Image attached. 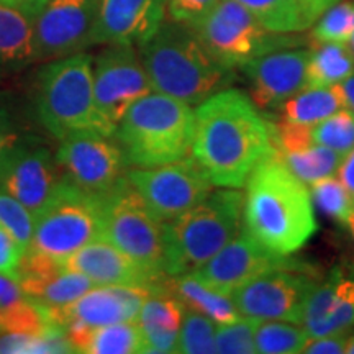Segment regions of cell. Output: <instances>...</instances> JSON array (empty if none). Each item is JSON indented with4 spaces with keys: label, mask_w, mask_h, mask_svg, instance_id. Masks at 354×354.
<instances>
[{
    "label": "cell",
    "mask_w": 354,
    "mask_h": 354,
    "mask_svg": "<svg viewBox=\"0 0 354 354\" xmlns=\"http://www.w3.org/2000/svg\"><path fill=\"white\" fill-rule=\"evenodd\" d=\"M167 290L185 308L196 310L202 315L209 317L215 325H227V323H233L243 317L238 312L232 295L207 286L194 274L169 277L167 279Z\"/></svg>",
    "instance_id": "obj_24"
},
{
    "label": "cell",
    "mask_w": 354,
    "mask_h": 354,
    "mask_svg": "<svg viewBox=\"0 0 354 354\" xmlns=\"http://www.w3.org/2000/svg\"><path fill=\"white\" fill-rule=\"evenodd\" d=\"M153 87L133 44H109L94 64V100L107 136H113L128 109Z\"/></svg>",
    "instance_id": "obj_11"
},
{
    "label": "cell",
    "mask_w": 354,
    "mask_h": 354,
    "mask_svg": "<svg viewBox=\"0 0 354 354\" xmlns=\"http://www.w3.org/2000/svg\"><path fill=\"white\" fill-rule=\"evenodd\" d=\"M127 179L158 220L171 221L201 203L215 185L190 156L171 165L127 171Z\"/></svg>",
    "instance_id": "obj_12"
},
{
    "label": "cell",
    "mask_w": 354,
    "mask_h": 354,
    "mask_svg": "<svg viewBox=\"0 0 354 354\" xmlns=\"http://www.w3.org/2000/svg\"><path fill=\"white\" fill-rule=\"evenodd\" d=\"M17 140H19V135L13 125L12 115L3 107H0V162Z\"/></svg>",
    "instance_id": "obj_41"
},
{
    "label": "cell",
    "mask_w": 354,
    "mask_h": 354,
    "mask_svg": "<svg viewBox=\"0 0 354 354\" xmlns=\"http://www.w3.org/2000/svg\"><path fill=\"white\" fill-rule=\"evenodd\" d=\"M302 326L313 336L354 331V261L335 266L318 281L305 305Z\"/></svg>",
    "instance_id": "obj_19"
},
{
    "label": "cell",
    "mask_w": 354,
    "mask_h": 354,
    "mask_svg": "<svg viewBox=\"0 0 354 354\" xmlns=\"http://www.w3.org/2000/svg\"><path fill=\"white\" fill-rule=\"evenodd\" d=\"M24 254L25 250L20 246V243L0 227V274L15 277Z\"/></svg>",
    "instance_id": "obj_39"
},
{
    "label": "cell",
    "mask_w": 354,
    "mask_h": 354,
    "mask_svg": "<svg viewBox=\"0 0 354 354\" xmlns=\"http://www.w3.org/2000/svg\"><path fill=\"white\" fill-rule=\"evenodd\" d=\"M84 354H138L143 353V331L136 322L92 326L79 348Z\"/></svg>",
    "instance_id": "obj_28"
},
{
    "label": "cell",
    "mask_w": 354,
    "mask_h": 354,
    "mask_svg": "<svg viewBox=\"0 0 354 354\" xmlns=\"http://www.w3.org/2000/svg\"><path fill=\"white\" fill-rule=\"evenodd\" d=\"M166 286H94L91 290L64 307L41 308L53 325L61 326V328L69 322H79L87 326L136 322L140 310L149 295Z\"/></svg>",
    "instance_id": "obj_17"
},
{
    "label": "cell",
    "mask_w": 354,
    "mask_h": 354,
    "mask_svg": "<svg viewBox=\"0 0 354 354\" xmlns=\"http://www.w3.org/2000/svg\"><path fill=\"white\" fill-rule=\"evenodd\" d=\"M308 339V333L299 323L256 320L254 344L259 354H299Z\"/></svg>",
    "instance_id": "obj_30"
},
{
    "label": "cell",
    "mask_w": 354,
    "mask_h": 354,
    "mask_svg": "<svg viewBox=\"0 0 354 354\" xmlns=\"http://www.w3.org/2000/svg\"><path fill=\"white\" fill-rule=\"evenodd\" d=\"M336 2H339V0H299V3L302 6L305 13H307L310 21H312V25L315 24V20L326 8L335 6Z\"/></svg>",
    "instance_id": "obj_44"
},
{
    "label": "cell",
    "mask_w": 354,
    "mask_h": 354,
    "mask_svg": "<svg viewBox=\"0 0 354 354\" xmlns=\"http://www.w3.org/2000/svg\"><path fill=\"white\" fill-rule=\"evenodd\" d=\"M248 8L266 28L276 33H302L312 21L299 0H236Z\"/></svg>",
    "instance_id": "obj_29"
},
{
    "label": "cell",
    "mask_w": 354,
    "mask_h": 354,
    "mask_svg": "<svg viewBox=\"0 0 354 354\" xmlns=\"http://www.w3.org/2000/svg\"><path fill=\"white\" fill-rule=\"evenodd\" d=\"M63 179L56 156L35 140L19 138L0 162V190L17 198L33 216Z\"/></svg>",
    "instance_id": "obj_14"
},
{
    "label": "cell",
    "mask_w": 354,
    "mask_h": 354,
    "mask_svg": "<svg viewBox=\"0 0 354 354\" xmlns=\"http://www.w3.org/2000/svg\"><path fill=\"white\" fill-rule=\"evenodd\" d=\"M349 335L333 333L313 336L304 348V354H344L348 346Z\"/></svg>",
    "instance_id": "obj_40"
},
{
    "label": "cell",
    "mask_w": 354,
    "mask_h": 354,
    "mask_svg": "<svg viewBox=\"0 0 354 354\" xmlns=\"http://www.w3.org/2000/svg\"><path fill=\"white\" fill-rule=\"evenodd\" d=\"M318 279L305 263L268 271L232 292L243 317L302 325L305 305Z\"/></svg>",
    "instance_id": "obj_10"
},
{
    "label": "cell",
    "mask_w": 354,
    "mask_h": 354,
    "mask_svg": "<svg viewBox=\"0 0 354 354\" xmlns=\"http://www.w3.org/2000/svg\"><path fill=\"white\" fill-rule=\"evenodd\" d=\"M33 61V20L0 0V71L25 68Z\"/></svg>",
    "instance_id": "obj_26"
},
{
    "label": "cell",
    "mask_w": 354,
    "mask_h": 354,
    "mask_svg": "<svg viewBox=\"0 0 354 354\" xmlns=\"http://www.w3.org/2000/svg\"><path fill=\"white\" fill-rule=\"evenodd\" d=\"M37 115L50 135L64 140L77 133L105 135L94 100V64L84 53L59 57L39 71Z\"/></svg>",
    "instance_id": "obj_6"
},
{
    "label": "cell",
    "mask_w": 354,
    "mask_h": 354,
    "mask_svg": "<svg viewBox=\"0 0 354 354\" xmlns=\"http://www.w3.org/2000/svg\"><path fill=\"white\" fill-rule=\"evenodd\" d=\"M243 228V192L218 187L177 218L162 223V271L176 277L196 272Z\"/></svg>",
    "instance_id": "obj_5"
},
{
    "label": "cell",
    "mask_w": 354,
    "mask_h": 354,
    "mask_svg": "<svg viewBox=\"0 0 354 354\" xmlns=\"http://www.w3.org/2000/svg\"><path fill=\"white\" fill-rule=\"evenodd\" d=\"M343 88V94L346 97V107L351 109L354 112V74L353 76H349L346 81L339 84Z\"/></svg>",
    "instance_id": "obj_45"
},
{
    "label": "cell",
    "mask_w": 354,
    "mask_h": 354,
    "mask_svg": "<svg viewBox=\"0 0 354 354\" xmlns=\"http://www.w3.org/2000/svg\"><path fill=\"white\" fill-rule=\"evenodd\" d=\"M167 0H99L91 44H140L166 20Z\"/></svg>",
    "instance_id": "obj_20"
},
{
    "label": "cell",
    "mask_w": 354,
    "mask_h": 354,
    "mask_svg": "<svg viewBox=\"0 0 354 354\" xmlns=\"http://www.w3.org/2000/svg\"><path fill=\"white\" fill-rule=\"evenodd\" d=\"M312 201L323 214L339 225H346L354 210V201L338 177L330 176L308 185Z\"/></svg>",
    "instance_id": "obj_33"
},
{
    "label": "cell",
    "mask_w": 354,
    "mask_h": 354,
    "mask_svg": "<svg viewBox=\"0 0 354 354\" xmlns=\"http://www.w3.org/2000/svg\"><path fill=\"white\" fill-rule=\"evenodd\" d=\"M102 196L84 192L63 179L46 205L35 215L28 248L63 261L87 243L102 238Z\"/></svg>",
    "instance_id": "obj_7"
},
{
    "label": "cell",
    "mask_w": 354,
    "mask_h": 354,
    "mask_svg": "<svg viewBox=\"0 0 354 354\" xmlns=\"http://www.w3.org/2000/svg\"><path fill=\"white\" fill-rule=\"evenodd\" d=\"M274 153L269 122L243 91L228 87L197 105L190 154L215 187L243 189Z\"/></svg>",
    "instance_id": "obj_1"
},
{
    "label": "cell",
    "mask_w": 354,
    "mask_h": 354,
    "mask_svg": "<svg viewBox=\"0 0 354 354\" xmlns=\"http://www.w3.org/2000/svg\"><path fill=\"white\" fill-rule=\"evenodd\" d=\"M279 158L286 162V166L307 185L335 176L342 162L343 154L333 151L322 145H310L308 148L300 151L279 154Z\"/></svg>",
    "instance_id": "obj_31"
},
{
    "label": "cell",
    "mask_w": 354,
    "mask_h": 354,
    "mask_svg": "<svg viewBox=\"0 0 354 354\" xmlns=\"http://www.w3.org/2000/svg\"><path fill=\"white\" fill-rule=\"evenodd\" d=\"M196 127L192 105L174 97L151 92L123 115L113 138L127 167L148 169L190 156Z\"/></svg>",
    "instance_id": "obj_4"
},
{
    "label": "cell",
    "mask_w": 354,
    "mask_h": 354,
    "mask_svg": "<svg viewBox=\"0 0 354 354\" xmlns=\"http://www.w3.org/2000/svg\"><path fill=\"white\" fill-rule=\"evenodd\" d=\"M336 177L342 180V184L346 187L349 196L354 201V148L343 156L338 171H336Z\"/></svg>",
    "instance_id": "obj_42"
},
{
    "label": "cell",
    "mask_w": 354,
    "mask_h": 354,
    "mask_svg": "<svg viewBox=\"0 0 354 354\" xmlns=\"http://www.w3.org/2000/svg\"><path fill=\"white\" fill-rule=\"evenodd\" d=\"M308 50L286 48L256 57L241 68L251 100L259 110L279 109L305 87Z\"/></svg>",
    "instance_id": "obj_18"
},
{
    "label": "cell",
    "mask_w": 354,
    "mask_h": 354,
    "mask_svg": "<svg viewBox=\"0 0 354 354\" xmlns=\"http://www.w3.org/2000/svg\"><path fill=\"white\" fill-rule=\"evenodd\" d=\"M102 238L153 271H162V221L153 215L127 176L102 196Z\"/></svg>",
    "instance_id": "obj_9"
},
{
    "label": "cell",
    "mask_w": 354,
    "mask_h": 354,
    "mask_svg": "<svg viewBox=\"0 0 354 354\" xmlns=\"http://www.w3.org/2000/svg\"><path fill=\"white\" fill-rule=\"evenodd\" d=\"M56 161L68 183L94 196L110 192L127 174L120 146L102 133H77L61 140Z\"/></svg>",
    "instance_id": "obj_13"
},
{
    "label": "cell",
    "mask_w": 354,
    "mask_h": 354,
    "mask_svg": "<svg viewBox=\"0 0 354 354\" xmlns=\"http://www.w3.org/2000/svg\"><path fill=\"white\" fill-rule=\"evenodd\" d=\"M348 44H349V48H351L353 53H354V35L351 37V39H349V41H348Z\"/></svg>",
    "instance_id": "obj_47"
},
{
    "label": "cell",
    "mask_w": 354,
    "mask_h": 354,
    "mask_svg": "<svg viewBox=\"0 0 354 354\" xmlns=\"http://www.w3.org/2000/svg\"><path fill=\"white\" fill-rule=\"evenodd\" d=\"M346 109L342 86L304 87L279 107V120L315 127L331 115Z\"/></svg>",
    "instance_id": "obj_25"
},
{
    "label": "cell",
    "mask_w": 354,
    "mask_h": 354,
    "mask_svg": "<svg viewBox=\"0 0 354 354\" xmlns=\"http://www.w3.org/2000/svg\"><path fill=\"white\" fill-rule=\"evenodd\" d=\"M2 2L7 3L8 7L21 12L24 15L28 17V19L35 20L38 13L43 10L44 6H46L50 0H2Z\"/></svg>",
    "instance_id": "obj_43"
},
{
    "label": "cell",
    "mask_w": 354,
    "mask_h": 354,
    "mask_svg": "<svg viewBox=\"0 0 354 354\" xmlns=\"http://www.w3.org/2000/svg\"><path fill=\"white\" fill-rule=\"evenodd\" d=\"M61 264L69 271L92 279L95 286L161 287L169 279L165 272L146 268L104 238L87 243L61 261Z\"/></svg>",
    "instance_id": "obj_21"
},
{
    "label": "cell",
    "mask_w": 354,
    "mask_h": 354,
    "mask_svg": "<svg viewBox=\"0 0 354 354\" xmlns=\"http://www.w3.org/2000/svg\"><path fill=\"white\" fill-rule=\"evenodd\" d=\"M21 290L43 308H59L86 294L94 281L81 272L66 269L61 261L26 250L17 269Z\"/></svg>",
    "instance_id": "obj_22"
},
{
    "label": "cell",
    "mask_w": 354,
    "mask_h": 354,
    "mask_svg": "<svg viewBox=\"0 0 354 354\" xmlns=\"http://www.w3.org/2000/svg\"><path fill=\"white\" fill-rule=\"evenodd\" d=\"M220 0H167V15L179 24L196 26Z\"/></svg>",
    "instance_id": "obj_38"
},
{
    "label": "cell",
    "mask_w": 354,
    "mask_h": 354,
    "mask_svg": "<svg viewBox=\"0 0 354 354\" xmlns=\"http://www.w3.org/2000/svg\"><path fill=\"white\" fill-rule=\"evenodd\" d=\"M99 0H50L33 20L37 61L76 55L91 44Z\"/></svg>",
    "instance_id": "obj_15"
},
{
    "label": "cell",
    "mask_w": 354,
    "mask_h": 354,
    "mask_svg": "<svg viewBox=\"0 0 354 354\" xmlns=\"http://www.w3.org/2000/svg\"><path fill=\"white\" fill-rule=\"evenodd\" d=\"M138 53L153 92L189 105L202 104L238 81L236 71L214 57L192 26L171 19L140 44Z\"/></svg>",
    "instance_id": "obj_3"
},
{
    "label": "cell",
    "mask_w": 354,
    "mask_h": 354,
    "mask_svg": "<svg viewBox=\"0 0 354 354\" xmlns=\"http://www.w3.org/2000/svg\"><path fill=\"white\" fill-rule=\"evenodd\" d=\"M354 35V2H336L326 8L312 25L310 41L312 43H348Z\"/></svg>",
    "instance_id": "obj_32"
},
{
    "label": "cell",
    "mask_w": 354,
    "mask_h": 354,
    "mask_svg": "<svg viewBox=\"0 0 354 354\" xmlns=\"http://www.w3.org/2000/svg\"><path fill=\"white\" fill-rule=\"evenodd\" d=\"M192 28L214 57L234 71L268 53L304 43L297 33H276L266 28L236 0H220Z\"/></svg>",
    "instance_id": "obj_8"
},
{
    "label": "cell",
    "mask_w": 354,
    "mask_h": 354,
    "mask_svg": "<svg viewBox=\"0 0 354 354\" xmlns=\"http://www.w3.org/2000/svg\"><path fill=\"white\" fill-rule=\"evenodd\" d=\"M354 74V53L348 43L323 41L308 48L305 87L338 86Z\"/></svg>",
    "instance_id": "obj_27"
},
{
    "label": "cell",
    "mask_w": 354,
    "mask_h": 354,
    "mask_svg": "<svg viewBox=\"0 0 354 354\" xmlns=\"http://www.w3.org/2000/svg\"><path fill=\"white\" fill-rule=\"evenodd\" d=\"M346 227H348V230H349V233H351V238H353V241H354V210H353L351 216H349Z\"/></svg>",
    "instance_id": "obj_46"
},
{
    "label": "cell",
    "mask_w": 354,
    "mask_h": 354,
    "mask_svg": "<svg viewBox=\"0 0 354 354\" xmlns=\"http://www.w3.org/2000/svg\"><path fill=\"white\" fill-rule=\"evenodd\" d=\"M216 325L209 317L196 310L185 308L183 325L179 331L177 353L184 354H210L216 353L215 344Z\"/></svg>",
    "instance_id": "obj_34"
},
{
    "label": "cell",
    "mask_w": 354,
    "mask_h": 354,
    "mask_svg": "<svg viewBox=\"0 0 354 354\" xmlns=\"http://www.w3.org/2000/svg\"><path fill=\"white\" fill-rule=\"evenodd\" d=\"M185 307L167 290H154L140 310L136 323L143 331V353H177Z\"/></svg>",
    "instance_id": "obj_23"
},
{
    "label": "cell",
    "mask_w": 354,
    "mask_h": 354,
    "mask_svg": "<svg viewBox=\"0 0 354 354\" xmlns=\"http://www.w3.org/2000/svg\"><path fill=\"white\" fill-rule=\"evenodd\" d=\"M299 263L302 261L295 259L292 254L274 253L241 228V232L227 246L221 248L209 263L190 274L197 276L207 286L232 295L234 289L261 274Z\"/></svg>",
    "instance_id": "obj_16"
},
{
    "label": "cell",
    "mask_w": 354,
    "mask_h": 354,
    "mask_svg": "<svg viewBox=\"0 0 354 354\" xmlns=\"http://www.w3.org/2000/svg\"><path fill=\"white\" fill-rule=\"evenodd\" d=\"M254 318L241 317L240 320L216 325V353L223 354H256Z\"/></svg>",
    "instance_id": "obj_37"
},
{
    "label": "cell",
    "mask_w": 354,
    "mask_h": 354,
    "mask_svg": "<svg viewBox=\"0 0 354 354\" xmlns=\"http://www.w3.org/2000/svg\"><path fill=\"white\" fill-rule=\"evenodd\" d=\"M243 230L279 254H294L317 232L308 185L277 153L251 172L243 194Z\"/></svg>",
    "instance_id": "obj_2"
},
{
    "label": "cell",
    "mask_w": 354,
    "mask_h": 354,
    "mask_svg": "<svg viewBox=\"0 0 354 354\" xmlns=\"http://www.w3.org/2000/svg\"><path fill=\"white\" fill-rule=\"evenodd\" d=\"M0 227L8 232L26 251L35 228V216L25 205L0 190Z\"/></svg>",
    "instance_id": "obj_36"
},
{
    "label": "cell",
    "mask_w": 354,
    "mask_h": 354,
    "mask_svg": "<svg viewBox=\"0 0 354 354\" xmlns=\"http://www.w3.org/2000/svg\"><path fill=\"white\" fill-rule=\"evenodd\" d=\"M313 143L326 146L339 154H346L354 148V112L343 109L312 127Z\"/></svg>",
    "instance_id": "obj_35"
}]
</instances>
